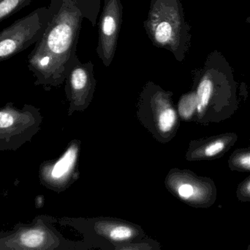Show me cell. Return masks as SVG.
<instances>
[{
  "label": "cell",
  "mask_w": 250,
  "mask_h": 250,
  "mask_svg": "<svg viewBox=\"0 0 250 250\" xmlns=\"http://www.w3.org/2000/svg\"><path fill=\"white\" fill-rule=\"evenodd\" d=\"M101 7V0H51L48 25L27 58L36 86L50 89L65 80L79 60L76 48L82 22L87 19L95 26Z\"/></svg>",
  "instance_id": "cell-1"
},
{
  "label": "cell",
  "mask_w": 250,
  "mask_h": 250,
  "mask_svg": "<svg viewBox=\"0 0 250 250\" xmlns=\"http://www.w3.org/2000/svg\"><path fill=\"white\" fill-rule=\"evenodd\" d=\"M110 239L117 242L128 240L133 236L134 231L132 228L125 226H114L105 230Z\"/></svg>",
  "instance_id": "cell-14"
},
{
  "label": "cell",
  "mask_w": 250,
  "mask_h": 250,
  "mask_svg": "<svg viewBox=\"0 0 250 250\" xmlns=\"http://www.w3.org/2000/svg\"><path fill=\"white\" fill-rule=\"evenodd\" d=\"M50 19L48 7L35 9L0 32V62L35 45L42 36Z\"/></svg>",
  "instance_id": "cell-4"
},
{
  "label": "cell",
  "mask_w": 250,
  "mask_h": 250,
  "mask_svg": "<svg viewBox=\"0 0 250 250\" xmlns=\"http://www.w3.org/2000/svg\"><path fill=\"white\" fill-rule=\"evenodd\" d=\"M177 116L173 108L167 107L161 112L158 117L159 129L163 133L170 132L176 125Z\"/></svg>",
  "instance_id": "cell-13"
},
{
  "label": "cell",
  "mask_w": 250,
  "mask_h": 250,
  "mask_svg": "<svg viewBox=\"0 0 250 250\" xmlns=\"http://www.w3.org/2000/svg\"><path fill=\"white\" fill-rule=\"evenodd\" d=\"M144 26L154 45L167 50L182 61L188 30L180 0H151Z\"/></svg>",
  "instance_id": "cell-2"
},
{
  "label": "cell",
  "mask_w": 250,
  "mask_h": 250,
  "mask_svg": "<svg viewBox=\"0 0 250 250\" xmlns=\"http://www.w3.org/2000/svg\"><path fill=\"white\" fill-rule=\"evenodd\" d=\"M40 110L26 104L22 108L7 103L0 107V151H17L32 140L41 129Z\"/></svg>",
  "instance_id": "cell-3"
},
{
  "label": "cell",
  "mask_w": 250,
  "mask_h": 250,
  "mask_svg": "<svg viewBox=\"0 0 250 250\" xmlns=\"http://www.w3.org/2000/svg\"><path fill=\"white\" fill-rule=\"evenodd\" d=\"M236 198L239 202L250 203V175L238 185Z\"/></svg>",
  "instance_id": "cell-15"
},
{
  "label": "cell",
  "mask_w": 250,
  "mask_h": 250,
  "mask_svg": "<svg viewBox=\"0 0 250 250\" xmlns=\"http://www.w3.org/2000/svg\"><path fill=\"white\" fill-rule=\"evenodd\" d=\"M93 68L92 62L83 64L80 60L71 68L66 76V89L73 98L90 92L93 88L95 82Z\"/></svg>",
  "instance_id": "cell-9"
},
{
  "label": "cell",
  "mask_w": 250,
  "mask_h": 250,
  "mask_svg": "<svg viewBox=\"0 0 250 250\" xmlns=\"http://www.w3.org/2000/svg\"><path fill=\"white\" fill-rule=\"evenodd\" d=\"M231 171L250 173V146L235 150L228 160Z\"/></svg>",
  "instance_id": "cell-10"
},
{
  "label": "cell",
  "mask_w": 250,
  "mask_h": 250,
  "mask_svg": "<svg viewBox=\"0 0 250 250\" xmlns=\"http://www.w3.org/2000/svg\"><path fill=\"white\" fill-rule=\"evenodd\" d=\"M239 139L234 132H225L192 142L188 154L190 160H214L224 157Z\"/></svg>",
  "instance_id": "cell-8"
},
{
  "label": "cell",
  "mask_w": 250,
  "mask_h": 250,
  "mask_svg": "<svg viewBox=\"0 0 250 250\" xmlns=\"http://www.w3.org/2000/svg\"><path fill=\"white\" fill-rule=\"evenodd\" d=\"M32 0H0V22L29 5Z\"/></svg>",
  "instance_id": "cell-11"
},
{
  "label": "cell",
  "mask_w": 250,
  "mask_h": 250,
  "mask_svg": "<svg viewBox=\"0 0 250 250\" xmlns=\"http://www.w3.org/2000/svg\"><path fill=\"white\" fill-rule=\"evenodd\" d=\"M179 113L185 120H189L197 113V98L195 92L185 95L179 101Z\"/></svg>",
  "instance_id": "cell-12"
},
{
  "label": "cell",
  "mask_w": 250,
  "mask_h": 250,
  "mask_svg": "<svg viewBox=\"0 0 250 250\" xmlns=\"http://www.w3.org/2000/svg\"><path fill=\"white\" fill-rule=\"evenodd\" d=\"M121 0H105L99 23L97 53L105 67L114 60L123 20Z\"/></svg>",
  "instance_id": "cell-6"
},
{
  "label": "cell",
  "mask_w": 250,
  "mask_h": 250,
  "mask_svg": "<svg viewBox=\"0 0 250 250\" xmlns=\"http://www.w3.org/2000/svg\"><path fill=\"white\" fill-rule=\"evenodd\" d=\"M51 218L39 215L29 224L18 223L12 230L0 232V250H45L57 248L60 239Z\"/></svg>",
  "instance_id": "cell-5"
},
{
  "label": "cell",
  "mask_w": 250,
  "mask_h": 250,
  "mask_svg": "<svg viewBox=\"0 0 250 250\" xmlns=\"http://www.w3.org/2000/svg\"><path fill=\"white\" fill-rule=\"evenodd\" d=\"M78 150L71 145L62 156L54 161H45L40 167V182L53 190L61 189L67 183L77 160Z\"/></svg>",
  "instance_id": "cell-7"
}]
</instances>
